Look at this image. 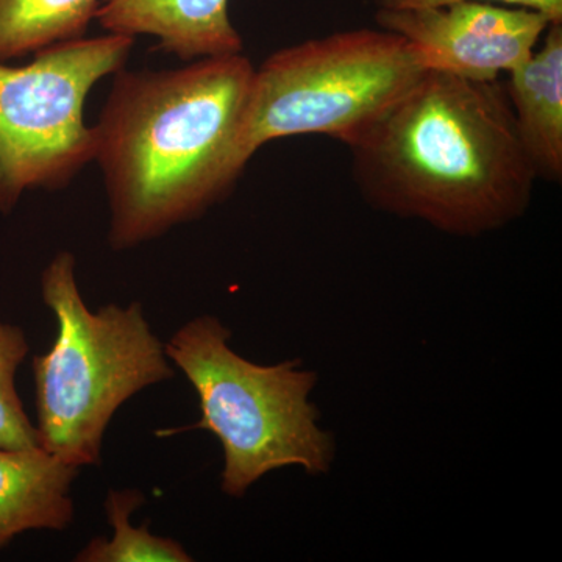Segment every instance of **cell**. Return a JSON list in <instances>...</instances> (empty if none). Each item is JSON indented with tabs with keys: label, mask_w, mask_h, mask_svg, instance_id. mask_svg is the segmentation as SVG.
<instances>
[{
	"label": "cell",
	"mask_w": 562,
	"mask_h": 562,
	"mask_svg": "<svg viewBox=\"0 0 562 562\" xmlns=\"http://www.w3.org/2000/svg\"><path fill=\"white\" fill-rule=\"evenodd\" d=\"M139 490L110 491L105 514L113 536L94 538L77 553V562H190L192 557L180 542L151 535L147 524L133 527L132 514L144 505Z\"/></svg>",
	"instance_id": "12"
},
{
	"label": "cell",
	"mask_w": 562,
	"mask_h": 562,
	"mask_svg": "<svg viewBox=\"0 0 562 562\" xmlns=\"http://www.w3.org/2000/svg\"><path fill=\"white\" fill-rule=\"evenodd\" d=\"M244 54L114 74L95 132L109 243L127 250L198 220L241 176L236 139L254 79Z\"/></svg>",
	"instance_id": "1"
},
{
	"label": "cell",
	"mask_w": 562,
	"mask_h": 562,
	"mask_svg": "<svg viewBox=\"0 0 562 562\" xmlns=\"http://www.w3.org/2000/svg\"><path fill=\"white\" fill-rule=\"evenodd\" d=\"M231 0H102L95 20L109 33L150 35L166 54L190 63L243 54Z\"/></svg>",
	"instance_id": "8"
},
{
	"label": "cell",
	"mask_w": 562,
	"mask_h": 562,
	"mask_svg": "<svg viewBox=\"0 0 562 562\" xmlns=\"http://www.w3.org/2000/svg\"><path fill=\"white\" fill-rule=\"evenodd\" d=\"M232 331L217 317L187 322L165 344L166 355L198 392L201 419L177 430L213 432L224 449L222 491L243 497L266 473L288 465L328 472L335 443L317 427L310 392L316 373L301 371L299 361L260 366L228 346Z\"/></svg>",
	"instance_id": "4"
},
{
	"label": "cell",
	"mask_w": 562,
	"mask_h": 562,
	"mask_svg": "<svg viewBox=\"0 0 562 562\" xmlns=\"http://www.w3.org/2000/svg\"><path fill=\"white\" fill-rule=\"evenodd\" d=\"M29 351L31 346L24 330L0 322V449L40 447L36 427L24 412L16 390V373Z\"/></svg>",
	"instance_id": "13"
},
{
	"label": "cell",
	"mask_w": 562,
	"mask_h": 562,
	"mask_svg": "<svg viewBox=\"0 0 562 562\" xmlns=\"http://www.w3.org/2000/svg\"><path fill=\"white\" fill-rule=\"evenodd\" d=\"M79 472L41 447L0 449V549L22 532L68 530Z\"/></svg>",
	"instance_id": "9"
},
{
	"label": "cell",
	"mask_w": 562,
	"mask_h": 562,
	"mask_svg": "<svg viewBox=\"0 0 562 562\" xmlns=\"http://www.w3.org/2000/svg\"><path fill=\"white\" fill-rule=\"evenodd\" d=\"M505 85L517 132L538 179H562V24H550L541 49Z\"/></svg>",
	"instance_id": "10"
},
{
	"label": "cell",
	"mask_w": 562,
	"mask_h": 562,
	"mask_svg": "<svg viewBox=\"0 0 562 562\" xmlns=\"http://www.w3.org/2000/svg\"><path fill=\"white\" fill-rule=\"evenodd\" d=\"M375 21L412 43L428 70L476 81L498 80L522 66L552 24L538 11L487 2L379 9Z\"/></svg>",
	"instance_id": "7"
},
{
	"label": "cell",
	"mask_w": 562,
	"mask_h": 562,
	"mask_svg": "<svg viewBox=\"0 0 562 562\" xmlns=\"http://www.w3.org/2000/svg\"><path fill=\"white\" fill-rule=\"evenodd\" d=\"M349 149L372 206L452 235L519 220L538 180L501 80L430 70Z\"/></svg>",
	"instance_id": "2"
},
{
	"label": "cell",
	"mask_w": 562,
	"mask_h": 562,
	"mask_svg": "<svg viewBox=\"0 0 562 562\" xmlns=\"http://www.w3.org/2000/svg\"><path fill=\"white\" fill-rule=\"evenodd\" d=\"M458 2H501L506 5L519 7L538 11L552 24H562V0H379L380 9H430V7H446Z\"/></svg>",
	"instance_id": "14"
},
{
	"label": "cell",
	"mask_w": 562,
	"mask_h": 562,
	"mask_svg": "<svg viewBox=\"0 0 562 562\" xmlns=\"http://www.w3.org/2000/svg\"><path fill=\"white\" fill-rule=\"evenodd\" d=\"M430 72L397 33L355 29L303 41L255 68L236 139V166L271 140L324 135L357 143Z\"/></svg>",
	"instance_id": "5"
},
{
	"label": "cell",
	"mask_w": 562,
	"mask_h": 562,
	"mask_svg": "<svg viewBox=\"0 0 562 562\" xmlns=\"http://www.w3.org/2000/svg\"><path fill=\"white\" fill-rule=\"evenodd\" d=\"M102 0H0V61L83 38Z\"/></svg>",
	"instance_id": "11"
},
{
	"label": "cell",
	"mask_w": 562,
	"mask_h": 562,
	"mask_svg": "<svg viewBox=\"0 0 562 562\" xmlns=\"http://www.w3.org/2000/svg\"><path fill=\"white\" fill-rule=\"evenodd\" d=\"M57 339L33 358L40 447L76 468L98 465L114 414L140 391L176 376L139 302L88 310L76 257L60 251L41 273Z\"/></svg>",
	"instance_id": "3"
},
{
	"label": "cell",
	"mask_w": 562,
	"mask_h": 562,
	"mask_svg": "<svg viewBox=\"0 0 562 562\" xmlns=\"http://www.w3.org/2000/svg\"><path fill=\"white\" fill-rule=\"evenodd\" d=\"M133 44L106 33L54 44L25 66L0 61V214L25 191L68 187L94 161L85 102L98 81L124 68Z\"/></svg>",
	"instance_id": "6"
}]
</instances>
